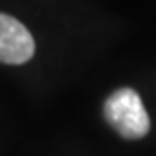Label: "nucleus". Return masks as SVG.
Instances as JSON below:
<instances>
[{
    "instance_id": "1",
    "label": "nucleus",
    "mask_w": 156,
    "mask_h": 156,
    "mask_svg": "<svg viewBox=\"0 0 156 156\" xmlns=\"http://www.w3.org/2000/svg\"><path fill=\"white\" fill-rule=\"evenodd\" d=\"M104 116L125 139H140L149 132L151 122L140 95L134 89H120L108 97Z\"/></svg>"
},
{
    "instance_id": "2",
    "label": "nucleus",
    "mask_w": 156,
    "mask_h": 156,
    "mask_svg": "<svg viewBox=\"0 0 156 156\" xmlns=\"http://www.w3.org/2000/svg\"><path fill=\"white\" fill-rule=\"evenodd\" d=\"M35 54V40L16 17L0 14V62L23 64Z\"/></svg>"
}]
</instances>
